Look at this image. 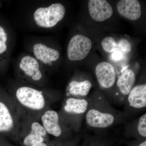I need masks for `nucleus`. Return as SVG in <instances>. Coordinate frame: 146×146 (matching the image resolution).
Wrapping results in <instances>:
<instances>
[{
  "mask_svg": "<svg viewBox=\"0 0 146 146\" xmlns=\"http://www.w3.org/2000/svg\"><path fill=\"white\" fill-rule=\"evenodd\" d=\"M13 96L20 113L24 111L30 115L40 113L42 116L47 110V100L44 92L34 87L20 86L16 89Z\"/></svg>",
  "mask_w": 146,
  "mask_h": 146,
  "instance_id": "1",
  "label": "nucleus"
},
{
  "mask_svg": "<svg viewBox=\"0 0 146 146\" xmlns=\"http://www.w3.org/2000/svg\"><path fill=\"white\" fill-rule=\"evenodd\" d=\"M20 115L13 99L0 96V136L19 133Z\"/></svg>",
  "mask_w": 146,
  "mask_h": 146,
  "instance_id": "2",
  "label": "nucleus"
},
{
  "mask_svg": "<svg viewBox=\"0 0 146 146\" xmlns=\"http://www.w3.org/2000/svg\"><path fill=\"white\" fill-rule=\"evenodd\" d=\"M65 12V7L62 4H52L48 7L36 9L33 13V20L39 27L51 28L63 20Z\"/></svg>",
  "mask_w": 146,
  "mask_h": 146,
  "instance_id": "3",
  "label": "nucleus"
},
{
  "mask_svg": "<svg viewBox=\"0 0 146 146\" xmlns=\"http://www.w3.org/2000/svg\"><path fill=\"white\" fill-rule=\"evenodd\" d=\"M18 69L21 75L28 82L36 84L43 81L44 74L42 64L34 56L29 55L23 56Z\"/></svg>",
  "mask_w": 146,
  "mask_h": 146,
  "instance_id": "4",
  "label": "nucleus"
},
{
  "mask_svg": "<svg viewBox=\"0 0 146 146\" xmlns=\"http://www.w3.org/2000/svg\"><path fill=\"white\" fill-rule=\"evenodd\" d=\"M91 47L92 42L88 37L81 35H74L68 44V58L72 61L82 60L89 54Z\"/></svg>",
  "mask_w": 146,
  "mask_h": 146,
  "instance_id": "5",
  "label": "nucleus"
},
{
  "mask_svg": "<svg viewBox=\"0 0 146 146\" xmlns=\"http://www.w3.org/2000/svg\"><path fill=\"white\" fill-rule=\"evenodd\" d=\"M34 57L42 65H51L59 59L60 54L57 50L42 43H37L33 47Z\"/></svg>",
  "mask_w": 146,
  "mask_h": 146,
  "instance_id": "6",
  "label": "nucleus"
},
{
  "mask_svg": "<svg viewBox=\"0 0 146 146\" xmlns=\"http://www.w3.org/2000/svg\"><path fill=\"white\" fill-rule=\"evenodd\" d=\"M88 7L91 18L97 22L109 19L113 14L112 6L106 0H90Z\"/></svg>",
  "mask_w": 146,
  "mask_h": 146,
  "instance_id": "7",
  "label": "nucleus"
},
{
  "mask_svg": "<svg viewBox=\"0 0 146 146\" xmlns=\"http://www.w3.org/2000/svg\"><path fill=\"white\" fill-rule=\"evenodd\" d=\"M97 80L100 85L105 88H110L115 84L116 76L113 65L106 62L100 63L96 68Z\"/></svg>",
  "mask_w": 146,
  "mask_h": 146,
  "instance_id": "8",
  "label": "nucleus"
},
{
  "mask_svg": "<svg viewBox=\"0 0 146 146\" xmlns=\"http://www.w3.org/2000/svg\"><path fill=\"white\" fill-rule=\"evenodd\" d=\"M86 123L91 127L104 128L112 125L115 121L113 115L97 110H89L86 116Z\"/></svg>",
  "mask_w": 146,
  "mask_h": 146,
  "instance_id": "9",
  "label": "nucleus"
},
{
  "mask_svg": "<svg viewBox=\"0 0 146 146\" xmlns=\"http://www.w3.org/2000/svg\"><path fill=\"white\" fill-rule=\"evenodd\" d=\"M42 125L47 133L55 136L59 137L62 133V129L59 124L58 114L54 110H47L41 117Z\"/></svg>",
  "mask_w": 146,
  "mask_h": 146,
  "instance_id": "10",
  "label": "nucleus"
},
{
  "mask_svg": "<svg viewBox=\"0 0 146 146\" xmlns=\"http://www.w3.org/2000/svg\"><path fill=\"white\" fill-rule=\"evenodd\" d=\"M117 7L122 16L131 21H136L141 17V6L137 0H121Z\"/></svg>",
  "mask_w": 146,
  "mask_h": 146,
  "instance_id": "11",
  "label": "nucleus"
},
{
  "mask_svg": "<svg viewBox=\"0 0 146 146\" xmlns=\"http://www.w3.org/2000/svg\"><path fill=\"white\" fill-rule=\"evenodd\" d=\"M47 132L43 125L37 121H33L31 125L30 130L24 138L23 144L26 146H31L43 143Z\"/></svg>",
  "mask_w": 146,
  "mask_h": 146,
  "instance_id": "12",
  "label": "nucleus"
},
{
  "mask_svg": "<svg viewBox=\"0 0 146 146\" xmlns=\"http://www.w3.org/2000/svg\"><path fill=\"white\" fill-rule=\"evenodd\" d=\"M128 101L131 107L142 108L146 106V84L133 87L129 94Z\"/></svg>",
  "mask_w": 146,
  "mask_h": 146,
  "instance_id": "13",
  "label": "nucleus"
},
{
  "mask_svg": "<svg viewBox=\"0 0 146 146\" xmlns=\"http://www.w3.org/2000/svg\"><path fill=\"white\" fill-rule=\"evenodd\" d=\"M135 81L136 76L134 72L131 69H127L123 71L118 78L117 85L122 94L127 95L133 88Z\"/></svg>",
  "mask_w": 146,
  "mask_h": 146,
  "instance_id": "14",
  "label": "nucleus"
},
{
  "mask_svg": "<svg viewBox=\"0 0 146 146\" xmlns=\"http://www.w3.org/2000/svg\"><path fill=\"white\" fill-rule=\"evenodd\" d=\"M88 105V102L85 100L70 98L66 100L64 110L70 114L80 115L86 112Z\"/></svg>",
  "mask_w": 146,
  "mask_h": 146,
  "instance_id": "15",
  "label": "nucleus"
},
{
  "mask_svg": "<svg viewBox=\"0 0 146 146\" xmlns=\"http://www.w3.org/2000/svg\"><path fill=\"white\" fill-rule=\"evenodd\" d=\"M92 86V84L89 80L82 82L73 80L69 83V93L72 96H85L89 94Z\"/></svg>",
  "mask_w": 146,
  "mask_h": 146,
  "instance_id": "16",
  "label": "nucleus"
},
{
  "mask_svg": "<svg viewBox=\"0 0 146 146\" xmlns=\"http://www.w3.org/2000/svg\"><path fill=\"white\" fill-rule=\"evenodd\" d=\"M8 35L5 29L0 25V60L5 56L8 51Z\"/></svg>",
  "mask_w": 146,
  "mask_h": 146,
  "instance_id": "17",
  "label": "nucleus"
},
{
  "mask_svg": "<svg viewBox=\"0 0 146 146\" xmlns=\"http://www.w3.org/2000/svg\"><path fill=\"white\" fill-rule=\"evenodd\" d=\"M102 45L105 51L112 53L119 49L117 44L113 37L108 36L102 41Z\"/></svg>",
  "mask_w": 146,
  "mask_h": 146,
  "instance_id": "18",
  "label": "nucleus"
},
{
  "mask_svg": "<svg viewBox=\"0 0 146 146\" xmlns=\"http://www.w3.org/2000/svg\"><path fill=\"white\" fill-rule=\"evenodd\" d=\"M139 134L143 138L146 137V114L142 115L139 119L138 125Z\"/></svg>",
  "mask_w": 146,
  "mask_h": 146,
  "instance_id": "19",
  "label": "nucleus"
},
{
  "mask_svg": "<svg viewBox=\"0 0 146 146\" xmlns=\"http://www.w3.org/2000/svg\"><path fill=\"white\" fill-rule=\"evenodd\" d=\"M119 48L121 49L125 52L129 53L131 50V46L130 42L127 39H122L119 40L117 44Z\"/></svg>",
  "mask_w": 146,
  "mask_h": 146,
  "instance_id": "20",
  "label": "nucleus"
},
{
  "mask_svg": "<svg viewBox=\"0 0 146 146\" xmlns=\"http://www.w3.org/2000/svg\"><path fill=\"white\" fill-rule=\"evenodd\" d=\"M123 55L122 52L119 48L117 50L112 52L111 55V58L112 60H115V61H119V60H121L123 58Z\"/></svg>",
  "mask_w": 146,
  "mask_h": 146,
  "instance_id": "21",
  "label": "nucleus"
},
{
  "mask_svg": "<svg viewBox=\"0 0 146 146\" xmlns=\"http://www.w3.org/2000/svg\"><path fill=\"white\" fill-rule=\"evenodd\" d=\"M31 146H47V144L45 143H39L35 144V145H32Z\"/></svg>",
  "mask_w": 146,
  "mask_h": 146,
  "instance_id": "22",
  "label": "nucleus"
},
{
  "mask_svg": "<svg viewBox=\"0 0 146 146\" xmlns=\"http://www.w3.org/2000/svg\"><path fill=\"white\" fill-rule=\"evenodd\" d=\"M138 146H146V141H144L139 144Z\"/></svg>",
  "mask_w": 146,
  "mask_h": 146,
  "instance_id": "23",
  "label": "nucleus"
}]
</instances>
